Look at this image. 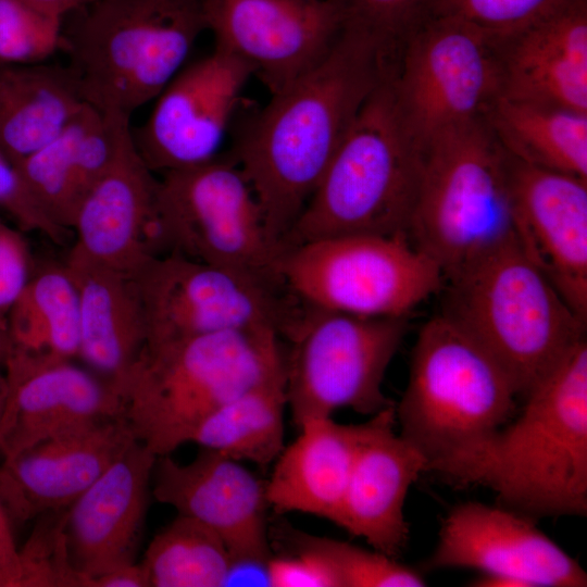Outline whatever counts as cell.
I'll return each instance as SVG.
<instances>
[{"label":"cell","instance_id":"cell-9","mask_svg":"<svg viewBox=\"0 0 587 587\" xmlns=\"http://www.w3.org/2000/svg\"><path fill=\"white\" fill-rule=\"evenodd\" d=\"M154 222L155 237L171 252L288 292L280 272L288 246L272 235L233 157L163 173Z\"/></svg>","mask_w":587,"mask_h":587},{"label":"cell","instance_id":"cell-18","mask_svg":"<svg viewBox=\"0 0 587 587\" xmlns=\"http://www.w3.org/2000/svg\"><path fill=\"white\" fill-rule=\"evenodd\" d=\"M118 417L121 400L107 379L71 360L7 348L0 412L3 458L64 432Z\"/></svg>","mask_w":587,"mask_h":587},{"label":"cell","instance_id":"cell-16","mask_svg":"<svg viewBox=\"0 0 587 587\" xmlns=\"http://www.w3.org/2000/svg\"><path fill=\"white\" fill-rule=\"evenodd\" d=\"M425 566L473 569L519 578L527 587L587 585L578 561L542 533L532 517L476 501L451 509Z\"/></svg>","mask_w":587,"mask_h":587},{"label":"cell","instance_id":"cell-11","mask_svg":"<svg viewBox=\"0 0 587 587\" xmlns=\"http://www.w3.org/2000/svg\"><path fill=\"white\" fill-rule=\"evenodd\" d=\"M280 272L299 302L370 317L407 316L444 285L437 263L404 234L339 235L288 246Z\"/></svg>","mask_w":587,"mask_h":587},{"label":"cell","instance_id":"cell-7","mask_svg":"<svg viewBox=\"0 0 587 587\" xmlns=\"http://www.w3.org/2000/svg\"><path fill=\"white\" fill-rule=\"evenodd\" d=\"M392 71L361 108L287 236V246L339 235H407L422 151L398 113Z\"/></svg>","mask_w":587,"mask_h":587},{"label":"cell","instance_id":"cell-22","mask_svg":"<svg viewBox=\"0 0 587 587\" xmlns=\"http://www.w3.org/2000/svg\"><path fill=\"white\" fill-rule=\"evenodd\" d=\"M395 404L366 421L336 525L397 559L409 540L405 498L426 461L396 433Z\"/></svg>","mask_w":587,"mask_h":587},{"label":"cell","instance_id":"cell-29","mask_svg":"<svg viewBox=\"0 0 587 587\" xmlns=\"http://www.w3.org/2000/svg\"><path fill=\"white\" fill-rule=\"evenodd\" d=\"M484 116L515 159L587 180V113L499 96Z\"/></svg>","mask_w":587,"mask_h":587},{"label":"cell","instance_id":"cell-15","mask_svg":"<svg viewBox=\"0 0 587 587\" xmlns=\"http://www.w3.org/2000/svg\"><path fill=\"white\" fill-rule=\"evenodd\" d=\"M214 47L243 60L275 95L316 66L342 28L333 0H201Z\"/></svg>","mask_w":587,"mask_h":587},{"label":"cell","instance_id":"cell-27","mask_svg":"<svg viewBox=\"0 0 587 587\" xmlns=\"http://www.w3.org/2000/svg\"><path fill=\"white\" fill-rule=\"evenodd\" d=\"M65 267L78 297V355L114 386L134 364L147 340L134 278L73 249Z\"/></svg>","mask_w":587,"mask_h":587},{"label":"cell","instance_id":"cell-2","mask_svg":"<svg viewBox=\"0 0 587 587\" xmlns=\"http://www.w3.org/2000/svg\"><path fill=\"white\" fill-rule=\"evenodd\" d=\"M460 486L490 488L528 517L587 513V342H579L524 399Z\"/></svg>","mask_w":587,"mask_h":587},{"label":"cell","instance_id":"cell-21","mask_svg":"<svg viewBox=\"0 0 587 587\" xmlns=\"http://www.w3.org/2000/svg\"><path fill=\"white\" fill-rule=\"evenodd\" d=\"M155 460L149 448L133 441L67 508L70 558L90 587L92 578L136 562Z\"/></svg>","mask_w":587,"mask_h":587},{"label":"cell","instance_id":"cell-35","mask_svg":"<svg viewBox=\"0 0 587 587\" xmlns=\"http://www.w3.org/2000/svg\"><path fill=\"white\" fill-rule=\"evenodd\" d=\"M62 23L23 0H0V64L45 62L61 49Z\"/></svg>","mask_w":587,"mask_h":587},{"label":"cell","instance_id":"cell-43","mask_svg":"<svg viewBox=\"0 0 587 587\" xmlns=\"http://www.w3.org/2000/svg\"><path fill=\"white\" fill-rule=\"evenodd\" d=\"M29 5L61 18L97 0H23Z\"/></svg>","mask_w":587,"mask_h":587},{"label":"cell","instance_id":"cell-26","mask_svg":"<svg viewBox=\"0 0 587 587\" xmlns=\"http://www.w3.org/2000/svg\"><path fill=\"white\" fill-rule=\"evenodd\" d=\"M298 429L265 480L268 507L278 514L299 512L337 524L366 422L340 424L333 417H316Z\"/></svg>","mask_w":587,"mask_h":587},{"label":"cell","instance_id":"cell-31","mask_svg":"<svg viewBox=\"0 0 587 587\" xmlns=\"http://www.w3.org/2000/svg\"><path fill=\"white\" fill-rule=\"evenodd\" d=\"M9 314L7 348L61 360L79 354L78 297L65 265L30 277Z\"/></svg>","mask_w":587,"mask_h":587},{"label":"cell","instance_id":"cell-28","mask_svg":"<svg viewBox=\"0 0 587 587\" xmlns=\"http://www.w3.org/2000/svg\"><path fill=\"white\" fill-rule=\"evenodd\" d=\"M85 104L68 64H0V152L15 165L51 141Z\"/></svg>","mask_w":587,"mask_h":587},{"label":"cell","instance_id":"cell-13","mask_svg":"<svg viewBox=\"0 0 587 587\" xmlns=\"http://www.w3.org/2000/svg\"><path fill=\"white\" fill-rule=\"evenodd\" d=\"M133 278L146 344L264 328L283 337L301 307L289 292L175 252L153 254Z\"/></svg>","mask_w":587,"mask_h":587},{"label":"cell","instance_id":"cell-23","mask_svg":"<svg viewBox=\"0 0 587 587\" xmlns=\"http://www.w3.org/2000/svg\"><path fill=\"white\" fill-rule=\"evenodd\" d=\"M159 179L126 134L118 153L80 204L73 228V250L107 267L134 277L154 254L155 198Z\"/></svg>","mask_w":587,"mask_h":587},{"label":"cell","instance_id":"cell-33","mask_svg":"<svg viewBox=\"0 0 587 587\" xmlns=\"http://www.w3.org/2000/svg\"><path fill=\"white\" fill-rule=\"evenodd\" d=\"M277 552H298L319 560L334 576L337 587H422L427 585L416 570L377 550L320 537L282 523L268 528Z\"/></svg>","mask_w":587,"mask_h":587},{"label":"cell","instance_id":"cell-45","mask_svg":"<svg viewBox=\"0 0 587 587\" xmlns=\"http://www.w3.org/2000/svg\"><path fill=\"white\" fill-rule=\"evenodd\" d=\"M0 324H1V322H0ZM0 329H1V328H0ZM1 347H2V344H1V339H0V351H1Z\"/></svg>","mask_w":587,"mask_h":587},{"label":"cell","instance_id":"cell-5","mask_svg":"<svg viewBox=\"0 0 587 587\" xmlns=\"http://www.w3.org/2000/svg\"><path fill=\"white\" fill-rule=\"evenodd\" d=\"M440 291L441 314L497 362L519 398L524 399L586 340V321L516 239L445 277Z\"/></svg>","mask_w":587,"mask_h":587},{"label":"cell","instance_id":"cell-12","mask_svg":"<svg viewBox=\"0 0 587 587\" xmlns=\"http://www.w3.org/2000/svg\"><path fill=\"white\" fill-rule=\"evenodd\" d=\"M392 88L402 124L423 151L440 133L484 116L501 96L498 39L453 17L425 16L399 49Z\"/></svg>","mask_w":587,"mask_h":587},{"label":"cell","instance_id":"cell-32","mask_svg":"<svg viewBox=\"0 0 587 587\" xmlns=\"http://www.w3.org/2000/svg\"><path fill=\"white\" fill-rule=\"evenodd\" d=\"M230 561L218 535L178 514L150 541L140 565L147 587H220Z\"/></svg>","mask_w":587,"mask_h":587},{"label":"cell","instance_id":"cell-34","mask_svg":"<svg viewBox=\"0 0 587 587\" xmlns=\"http://www.w3.org/2000/svg\"><path fill=\"white\" fill-rule=\"evenodd\" d=\"M67 508L39 515L32 534L17 549L16 564L0 587H90L73 565L65 536Z\"/></svg>","mask_w":587,"mask_h":587},{"label":"cell","instance_id":"cell-36","mask_svg":"<svg viewBox=\"0 0 587 587\" xmlns=\"http://www.w3.org/2000/svg\"><path fill=\"white\" fill-rule=\"evenodd\" d=\"M575 0H427L426 16H448L501 39Z\"/></svg>","mask_w":587,"mask_h":587},{"label":"cell","instance_id":"cell-41","mask_svg":"<svg viewBox=\"0 0 587 587\" xmlns=\"http://www.w3.org/2000/svg\"><path fill=\"white\" fill-rule=\"evenodd\" d=\"M91 587H147V580L140 563L135 562L92 578Z\"/></svg>","mask_w":587,"mask_h":587},{"label":"cell","instance_id":"cell-30","mask_svg":"<svg viewBox=\"0 0 587 587\" xmlns=\"http://www.w3.org/2000/svg\"><path fill=\"white\" fill-rule=\"evenodd\" d=\"M285 372L223 403L193 430L189 442L239 462L265 466L285 447Z\"/></svg>","mask_w":587,"mask_h":587},{"label":"cell","instance_id":"cell-25","mask_svg":"<svg viewBox=\"0 0 587 587\" xmlns=\"http://www.w3.org/2000/svg\"><path fill=\"white\" fill-rule=\"evenodd\" d=\"M129 120L86 103L51 141L15 164L55 225L73 228L84 199L113 164Z\"/></svg>","mask_w":587,"mask_h":587},{"label":"cell","instance_id":"cell-19","mask_svg":"<svg viewBox=\"0 0 587 587\" xmlns=\"http://www.w3.org/2000/svg\"><path fill=\"white\" fill-rule=\"evenodd\" d=\"M151 486L157 501L218 535L232 560L272 555L265 480L241 462L205 448L186 464L159 455Z\"/></svg>","mask_w":587,"mask_h":587},{"label":"cell","instance_id":"cell-40","mask_svg":"<svg viewBox=\"0 0 587 587\" xmlns=\"http://www.w3.org/2000/svg\"><path fill=\"white\" fill-rule=\"evenodd\" d=\"M267 587H337L315 558L298 552L273 553L266 561Z\"/></svg>","mask_w":587,"mask_h":587},{"label":"cell","instance_id":"cell-6","mask_svg":"<svg viewBox=\"0 0 587 587\" xmlns=\"http://www.w3.org/2000/svg\"><path fill=\"white\" fill-rule=\"evenodd\" d=\"M68 15L60 50L85 102L128 118L159 96L207 30L201 0H97Z\"/></svg>","mask_w":587,"mask_h":587},{"label":"cell","instance_id":"cell-1","mask_svg":"<svg viewBox=\"0 0 587 587\" xmlns=\"http://www.w3.org/2000/svg\"><path fill=\"white\" fill-rule=\"evenodd\" d=\"M394 62L375 38L344 27L330 52L272 95L247 126L233 159L277 240L286 243L361 108Z\"/></svg>","mask_w":587,"mask_h":587},{"label":"cell","instance_id":"cell-38","mask_svg":"<svg viewBox=\"0 0 587 587\" xmlns=\"http://www.w3.org/2000/svg\"><path fill=\"white\" fill-rule=\"evenodd\" d=\"M0 208L25 229L37 230L54 242H61L65 229L42 212L15 165L0 152Z\"/></svg>","mask_w":587,"mask_h":587},{"label":"cell","instance_id":"cell-24","mask_svg":"<svg viewBox=\"0 0 587 587\" xmlns=\"http://www.w3.org/2000/svg\"><path fill=\"white\" fill-rule=\"evenodd\" d=\"M501 96L587 113V0L498 39Z\"/></svg>","mask_w":587,"mask_h":587},{"label":"cell","instance_id":"cell-10","mask_svg":"<svg viewBox=\"0 0 587 587\" xmlns=\"http://www.w3.org/2000/svg\"><path fill=\"white\" fill-rule=\"evenodd\" d=\"M407 316L370 317L301 303L284 334L287 408L298 428L340 409L374 415L395 404L383 391L386 371L408 330Z\"/></svg>","mask_w":587,"mask_h":587},{"label":"cell","instance_id":"cell-3","mask_svg":"<svg viewBox=\"0 0 587 587\" xmlns=\"http://www.w3.org/2000/svg\"><path fill=\"white\" fill-rule=\"evenodd\" d=\"M519 399L497 362L441 313L414 344L409 378L395 404L400 436L435 472L460 486L480 452L507 424Z\"/></svg>","mask_w":587,"mask_h":587},{"label":"cell","instance_id":"cell-44","mask_svg":"<svg viewBox=\"0 0 587 587\" xmlns=\"http://www.w3.org/2000/svg\"><path fill=\"white\" fill-rule=\"evenodd\" d=\"M2 401H3V384H0V412L2 408Z\"/></svg>","mask_w":587,"mask_h":587},{"label":"cell","instance_id":"cell-39","mask_svg":"<svg viewBox=\"0 0 587 587\" xmlns=\"http://www.w3.org/2000/svg\"><path fill=\"white\" fill-rule=\"evenodd\" d=\"M29 279L28 252L20 234L0 221V321Z\"/></svg>","mask_w":587,"mask_h":587},{"label":"cell","instance_id":"cell-4","mask_svg":"<svg viewBox=\"0 0 587 587\" xmlns=\"http://www.w3.org/2000/svg\"><path fill=\"white\" fill-rule=\"evenodd\" d=\"M280 338L264 328L146 344L113 386L122 419L157 457L171 454L220 405L285 372Z\"/></svg>","mask_w":587,"mask_h":587},{"label":"cell","instance_id":"cell-8","mask_svg":"<svg viewBox=\"0 0 587 587\" xmlns=\"http://www.w3.org/2000/svg\"><path fill=\"white\" fill-rule=\"evenodd\" d=\"M407 236L444 278L516 239L508 152L485 116L448 128L423 149Z\"/></svg>","mask_w":587,"mask_h":587},{"label":"cell","instance_id":"cell-17","mask_svg":"<svg viewBox=\"0 0 587 587\" xmlns=\"http://www.w3.org/2000/svg\"><path fill=\"white\" fill-rule=\"evenodd\" d=\"M508 173L517 243L587 321V180L510 153Z\"/></svg>","mask_w":587,"mask_h":587},{"label":"cell","instance_id":"cell-14","mask_svg":"<svg viewBox=\"0 0 587 587\" xmlns=\"http://www.w3.org/2000/svg\"><path fill=\"white\" fill-rule=\"evenodd\" d=\"M251 76L243 60L218 47L185 64L155 98L146 122L132 130L145 164L163 174L216 159Z\"/></svg>","mask_w":587,"mask_h":587},{"label":"cell","instance_id":"cell-42","mask_svg":"<svg viewBox=\"0 0 587 587\" xmlns=\"http://www.w3.org/2000/svg\"><path fill=\"white\" fill-rule=\"evenodd\" d=\"M17 549L10 525V517L0 502V579L15 566Z\"/></svg>","mask_w":587,"mask_h":587},{"label":"cell","instance_id":"cell-37","mask_svg":"<svg viewBox=\"0 0 587 587\" xmlns=\"http://www.w3.org/2000/svg\"><path fill=\"white\" fill-rule=\"evenodd\" d=\"M339 9L344 27H351L375 38L392 57L426 16L427 0H333Z\"/></svg>","mask_w":587,"mask_h":587},{"label":"cell","instance_id":"cell-20","mask_svg":"<svg viewBox=\"0 0 587 587\" xmlns=\"http://www.w3.org/2000/svg\"><path fill=\"white\" fill-rule=\"evenodd\" d=\"M135 440L123 419H110L3 458L0 502L18 523L68 508Z\"/></svg>","mask_w":587,"mask_h":587}]
</instances>
